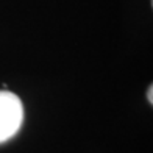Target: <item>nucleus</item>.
I'll use <instances>...</instances> for the list:
<instances>
[{"mask_svg": "<svg viewBox=\"0 0 153 153\" xmlns=\"http://www.w3.org/2000/svg\"><path fill=\"white\" fill-rule=\"evenodd\" d=\"M152 91H153V86L149 88V102H150V103L153 102V99H152Z\"/></svg>", "mask_w": 153, "mask_h": 153, "instance_id": "f03ea898", "label": "nucleus"}, {"mask_svg": "<svg viewBox=\"0 0 153 153\" xmlns=\"http://www.w3.org/2000/svg\"><path fill=\"white\" fill-rule=\"evenodd\" d=\"M24 120V105L10 91H0V144L14 136Z\"/></svg>", "mask_w": 153, "mask_h": 153, "instance_id": "f257e3e1", "label": "nucleus"}]
</instances>
